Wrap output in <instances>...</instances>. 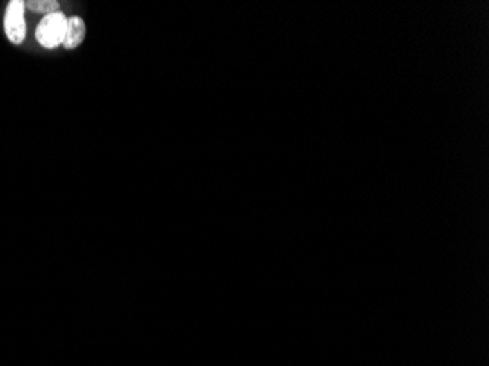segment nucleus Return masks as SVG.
I'll list each match as a JSON object with an SVG mask.
<instances>
[{
	"label": "nucleus",
	"instance_id": "obj_1",
	"mask_svg": "<svg viewBox=\"0 0 489 366\" xmlns=\"http://www.w3.org/2000/svg\"><path fill=\"white\" fill-rule=\"evenodd\" d=\"M66 28H67V17L62 10L50 13V15H46L40 19L37 25L35 28L37 43L47 50L58 49L59 46H63Z\"/></svg>",
	"mask_w": 489,
	"mask_h": 366
},
{
	"label": "nucleus",
	"instance_id": "obj_2",
	"mask_svg": "<svg viewBox=\"0 0 489 366\" xmlns=\"http://www.w3.org/2000/svg\"><path fill=\"white\" fill-rule=\"evenodd\" d=\"M25 9L24 0H10L5 9L3 31L8 42L13 46H21L26 38Z\"/></svg>",
	"mask_w": 489,
	"mask_h": 366
},
{
	"label": "nucleus",
	"instance_id": "obj_3",
	"mask_svg": "<svg viewBox=\"0 0 489 366\" xmlns=\"http://www.w3.org/2000/svg\"><path fill=\"white\" fill-rule=\"evenodd\" d=\"M85 37H87L85 21L78 15L67 17V28H66V35L62 47L66 50H75L84 43Z\"/></svg>",
	"mask_w": 489,
	"mask_h": 366
},
{
	"label": "nucleus",
	"instance_id": "obj_4",
	"mask_svg": "<svg viewBox=\"0 0 489 366\" xmlns=\"http://www.w3.org/2000/svg\"><path fill=\"white\" fill-rule=\"evenodd\" d=\"M25 8L31 12L42 13L44 17L60 10V5L56 0H30V2H25Z\"/></svg>",
	"mask_w": 489,
	"mask_h": 366
}]
</instances>
